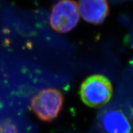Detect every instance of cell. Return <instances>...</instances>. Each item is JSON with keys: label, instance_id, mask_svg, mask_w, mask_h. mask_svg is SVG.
I'll return each instance as SVG.
<instances>
[{"label": "cell", "instance_id": "6da1fadb", "mask_svg": "<svg viewBox=\"0 0 133 133\" xmlns=\"http://www.w3.org/2000/svg\"><path fill=\"white\" fill-rule=\"evenodd\" d=\"M113 95L112 83L102 75H93L88 77L81 84L79 96L88 107H102L109 102Z\"/></svg>", "mask_w": 133, "mask_h": 133}, {"label": "cell", "instance_id": "277c9868", "mask_svg": "<svg viewBox=\"0 0 133 133\" xmlns=\"http://www.w3.org/2000/svg\"><path fill=\"white\" fill-rule=\"evenodd\" d=\"M79 11L83 19L92 24H100L109 12L107 0H79Z\"/></svg>", "mask_w": 133, "mask_h": 133}, {"label": "cell", "instance_id": "8992f818", "mask_svg": "<svg viewBox=\"0 0 133 133\" xmlns=\"http://www.w3.org/2000/svg\"><path fill=\"white\" fill-rule=\"evenodd\" d=\"M0 133H18L17 128L11 121L6 120L0 123Z\"/></svg>", "mask_w": 133, "mask_h": 133}, {"label": "cell", "instance_id": "3957f363", "mask_svg": "<svg viewBox=\"0 0 133 133\" xmlns=\"http://www.w3.org/2000/svg\"><path fill=\"white\" fill-rule=\"evenodd\" d=\"M78 5L73 0H61L54 5L50 16L51 27L59 33L72 30L79 22Z\"/></svg>", "mask_w": 133, "mask_h": 133}, {"label": "cell", "instance_id": "5b68a950", "mask_svg": "<svg viewBox=\"0 0 133 133\" xmlns=\"http://www.w3.org/2000/svg\"><path fill=\"white\" fill-rule=\"evenodd\" d=\"M102 128L106 133H131V126L125 115L119 110H110L101 119Z\"/></svg>", "mask_w": 133, "mask_h": 133}, {"label": "cell", "instance_id": "7a4b0ae2", "mask_svg": "<svg viewBox=\"0 0 133 133\" xmlns=\"http://www.w3.org/2000/svg\"><path fill=\"white\" fill-rule=\"evenodd\" d=\"M64 96L59 90L54 88L43 89L31 100L33 112L44 121H51L56 118L62 109Z\"/></svg>", "mask_w": 133, "mask_h": 133}]
</instances>
